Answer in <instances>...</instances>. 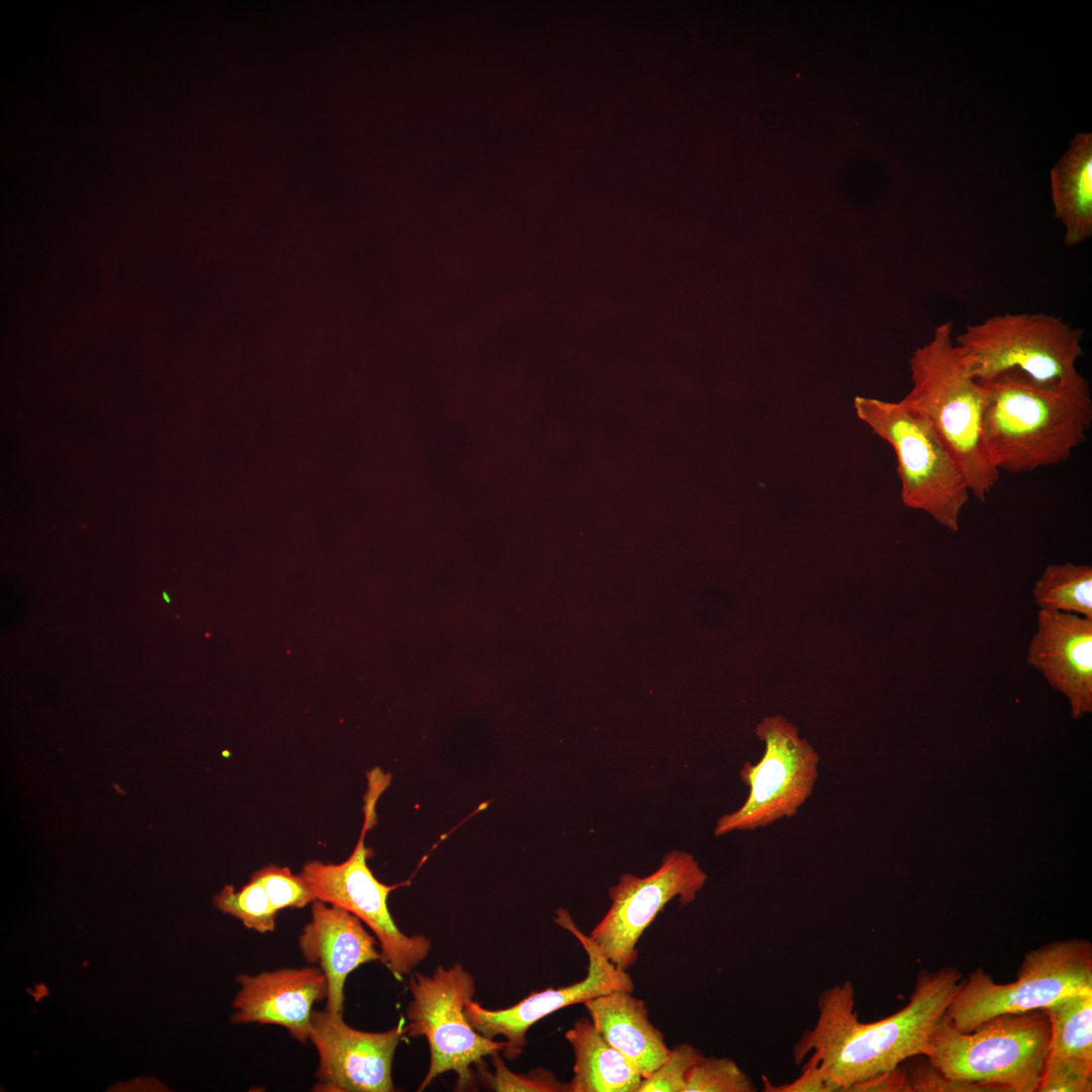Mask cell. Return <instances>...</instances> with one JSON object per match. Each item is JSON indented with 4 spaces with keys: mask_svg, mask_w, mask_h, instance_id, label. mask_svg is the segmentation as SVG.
I'll list each match as a JSON object with an SVG mask.
<instances>
[{
    "mask_svg": "<svg viewBox=\"0 0 1092 1092\" xmlns=\"http://www.w3.org/2000/svg\"><path fill=\"white\" fill-rule=\"evenodd\" d=\"M565 1038L573 1052V1076L567 1092H637L643 1077L597 1030L590 1018H578Z\"/></svg>",
    "mask_w": 1092,
    "mask_h": 1092,
    "instance_id": "19",
    "label": "cell"
},
{
    "mask_svg": "<svg viewBox=\"0 0 1092 1092\" xmlns=\"http://www.w3.org/2000/svg\"><path fill=\"white\" fill-rule=\"evenodd\" d=\"M978 381L985 389L983 444L998 471L1023 473L1063 463L1086 441L1092 398L1085 377L1044 385L1013 369Z\"/></svg>",
    "mask_w": 1092,
    "mask_h": 1092,
    "instance_id": "2",
    "label": "cell"
},
{
    "mask_svg": "<svg viewBox=\"0 0 1092 1092\" xmlns=\"http://www.w3.org/2000/svg\"><path fill=\"white\" fill-rule=\"evenodd\" d=\"M952 332L950 321L938 325L913 353V385L903 400L929 421L962 468L969 491L985 502L999 479L982 439L985 389Z\"/></svg>",
    "mask_w": 1092,
    "mask_h": 1092,
    "instance_id": "3",
    "label": "cell"
},
{
    "mask_svg": "<svg viewBox=\"0 0 1092 1092\" xmlns=\"http://www.w3.org/2000/svg\"><path fill=\"white\" fill-rule=\"evenodd\" d=\"M342 1013L312 1011L309 1040L318 1055L313 1091L391 1092V1068L405 1027L363 1031L348 1025Z\"/></svg>",
    "mask_w": 1092,
    "mask_h": 1092,
    "instance_id": "13",
    "label": "cell"
},
{
    "mask_svg": "<svg viewBox=\"0 0 1092 1092\" xmlns=\"http://www.w3.org/2000/svg\"><path fill=\"white\" fill-rule=\"evenodd\" d=\"M703 1056L690 1043L676 1044L666 1060L642 1079L637 1092H684L692 1069Z\"/></svg>",
    "mask_w": 1092,
    "mask_h": 1092,
    "instance_id": "26",
    "label": "cell"
},
{
    "mask_svg": "<svg viewBox=\"0 0 1092 1092\" xmlns=\"http://www.w3.org/2000/svg\"><path fill=\"white\" fill-rule=\"evenodd\" d=\"M408 976L412 1000L406 1009L405 1035L424 1036L430 1050L429 1068L418 1091L447 1072L456 1074L457 1090L473 1087L471 1066L506 1048L504 1040L478 1033L466 1018L464 1006L473 1000L474 977L461 964L438 966L429 976Z\"/></svg>",
    "mask_w": 1092,
    "mask_h": 1092,
    "instance_id": "8",
    "label": "cell"
},
{
    "mask_svg": "<svg viewBox=\"0 0 1092 1092\" xmlns=\"http://www.w3.org/2000/svg\"><path fill=\"white\" fill-rule=\"evenodd\" d=\"M1032 596L1039 610L1092 619V567L1088 564H1050L1035 581Z\"/></svg>",
    "mask_w": 1092,
    "mask_h": 1092,
    "instance_id": "21",
    "label": "cell"
},
{
    "mask_svg": "<svg viewBox=\"0 0 1092 1092\" xmlns=\"http://www.w3.org/2000/svg\"><path fill=\"white\" fill-rule=\"evenodd\" d=\"M1026 660L1068 698L1074 718L1091 712L1092 619L1039 610Z\"/></svg>",
    "mask_w": 1092,
    "mask_h": 1092,
    "instance_id": "15",
    "label": "cell"
},
{
    "mask_svg": "<svg viewBox=\"0 0 1092 1092\" xmlns=\"http://www.w3.org/2000/svg\"><path fill=\"white\" fill-rule=\"evenodd\" d=\"M381 793L378 787L368 788L364 825L351 855L340 863L309 860L300 875L316 900L349 911L371 929L379 944L382 964L400 979L429 956L432 942L424 934L407 935L398 928L389 912L387 899L391 891L402 884L381 883L367 864L371 850L365 846L364 839L374 822L375 804Z\"/></svg>",
    "mask_w": 1092,
    "mask_h": 1092,
    "instance_id": "9",
    "label": "cell"
},
{
    "mask_svg": "<svg viewBox=\"0 0 1092 1092\" xmlns=\"http://www.w3.org/2000/svg\"><path fill=\"white\" fill-rule=\"evenodd\" d=\"M241 985L233 1023L274 1024L301 1043L309 1040L312 1005L327 997L324 973L316 967L283 968L237 976Z\"/></svg>",
    "mask_w": 1092,
    "mask_h": 1092,
    "instance_id": "14",
    "label": "cell"
},
{
    "mask_svg": "<svg viewBox=\"0 0 1092 1092\" xmlns=\"http://www.w3.org/2000/svg\"><path fill=\"white\" fill-rule=\"evenodd\" d=\"M213 904L220 912L241 920L248 929L259 933L275 929L278 911L271 904L261 883L253 878L240 891H236L232 885H225L213 897Z\"/></svg>",
    "mask_w": 1092,
    "mask_h": 1092,
    "instance_id": "22",
    "label": "cell"
},
{
    "mask_svg": "<svg viewBox=\"0 0 1092 1092\" xmlns=\"http://www.w3.org/2000/svg\"><path fill=\"white\" fill-rule=\"evenodd\" d=\"M707 879L691 853L669 851L651 875L621 876L610 889L609 910L588 936L615 966L627 971L637 961L640 937L658 913L675 897L680 906L693 903Z\"/></svg>",
    "mask_w": 1092,
    "mask_h": 1092,
    "instance_id": "11",
    "label": "cell"
},
{
    "mask_svg": "<svg viewBox=\"0 0 1092 1092\" xmlns=\"http://www.w3.org/2000/svg\"><path fill=\"white\" fill-rule=\"evenodd\" d=\"M961 979L954 967L921 970L908 1004L875 1022L858 1019L852 983L826 989L818 999L816 1024L794 1045L796 1065L810 1056L836 1092H847L911 1058L925 1056Z\"/></svg>",
    "mask_w": 1092,
    "mask_h": 1092,
    "instance_id": "1",
    "label": "cell"
},
{
    "mask_svg": "<svg viewBox=\"0 0 1092 1092\" xmlns=\"http://www.w3.org/2000/svg\"><path fill=\"white\" fill-rule=\"evenodd\" d=\"M755 734L763 741L764 752L759 761H746L739 771L749 788L748 797L740 808L718 819L716 836L791 818L813 792L820 757L797 728L781 716H769L756 725Z\"/></svg>",
    "mask_w": 1092,
    "mask_h": 1092,
    "instance_id": "10",
    "label": "cell"
},
{
    "mask_svg": "<svg viewBox=\"0 0 1092 1092\" xmlns=\"http://www.w3.org/2000/svg\"><path fill=\"white\" fill-rule=\"evenodd\" d=\"M1050 1039L1043 1009L1001 1014L968 1033L957 1030L944 1013L925 1057L944 1077L984 1092H1037Z\"/></svg>",
    "mask_w": 1092,
    "mask_h": 1092,
    "instance_id": "4",
    "label": "cell"
},
{
    "mask_svg": "<svg viewBox=\"0 0 1092 1092\" xmlns=\"http://www.w3.org/2000/svg\"><path fill=\"white\" fill-rule=\"evenodd\" d=\"M1055 216L1065 226L1064 243L1077 246L1092 237V133L1079 132L1050 173Z\"/></svg>",
    "mask_w": 1092,
    "mask_h": 1092,
    "instance_id": "18",
    "label": "cell"
},
{
    "mask_svg": "<svg viewBox=\"0 0 1092 1092\" xmlns=\"http://www.w3.org/2000/svg\"><path fill=\"white\" fill-rule=\"evenodd\" d=\"M251 878L261 883L276 911L303 908L315 900L305 879L300 874L293 875L287 867L268 864Z\"/></svg>",
    "mask_w": 1092,
    "mask_h": 1092,
    "instance_id": "25",
    "label": "cell"
},
{
    "mask_svg": "<svg viewBox=\"0 0 1092 1092\" xmlns=\"http://www.w3.org/2000/svg\"><path fill=\"white\" fill-rule=\"evenodd\" d=\"M597 1030L644 1078L668 1057L663 1033L652 1024L645 1001L615 990L583 1003Z\"/></svg>",
    "mask_w": 1092,
    "mask_h": 1092,
    "instance_id": "17",
    "label": "cell"
},
{
    "mask_svg": "<svg viewBox=\"0 0 1092 1092\" xmlns=\"http://www.w3.org/2000/svg\"><path fill=\"white\" fill-rule=\"evenodd\" d=\"M903 1069L909 1092H984L980 1087L944 1077L928 1061H915Z\"/></svg>",
    "mask_w": 1092,
    "mask_h": 1092,
    "instance_id": "28",
    "label": "cell"
},
{
    "mask_svg": "<svg viewBox=\"0 0 1092 1092\" xmlns=\"http://www.w3.org/2000/svg\"><path fill=\"white\" fill-rule=\"evenodd\" d=\"M763 1090L765 1092H833L836 1089L825 1078L821 1069L817 1063L813 1060H808L802 1069L801 1075L794 1081L782 1084L774 1085L769 1080L762 1076Z\"/></svg>",
    "mask_w": 1092,
    "mask_h": 1092,
    "instance_id": "29",
    "label": "cell"
},
{
    "mask_svg": "<svg viewBox=\"0 0 1092 1092\" xmlns=\"http://www.w3.org/2000/svg\"><path fill=\"white\" fill-rule=\"evenodd\" d=\"M853 406L857 419L894 449L902 503L958 531L970 491L962 468L929 421L903 399L857 396Z\"/></svg>",
    "mask_w": 1092,
    "mask_h": 1092,
    "instance_id": "5",
    "label": "cell"
},
{
    "mask_svg": "<svg viewBox=\"0 0 1092 1092\" xmlns=\"http://www.w3.org/2000/svg\"><path fill=\"white\" fill-rule=\"evenodd\" d=\"M554 921L571 933L585 950L588 965L584 979L568 986L532 992L508 1008L486 1009L474 1000L464 1006L468 1022L478 1033L490 1039L498 1035L504 1037L506 1048L502 1053L509 1060L523 1054L529 1028L546 1016L615 990L632 992L634 989L633 979L627 971L615 966L603 953L577 927L567 910L557 909Z\"/></svg>",
    "mask_w": 1092,
    "mask_h": 1092,
    "instance_id": "12",
    "label": "cell"
},
{
    "mask_svg": "<svg viewBox=\"0 0 1092 1092\" xmlns=\"http://www.w3.org/2000/svg\"><path fill=\"white\" fill-rule=\"evenodd\" d=\"M847 1092H909L904 1069H896L851 1086Z\"/></svg>",
    "mask_w": 1092,
    "mask_h": 1092,
    "instance_id": "30",
    "label": "cell"
},
{
    "mask_svg": "<svg viewBox=\"0 0 1092 1092\" xmlns=\"http://www.w3.org/2000/svg\"><path fill=\"white\" fill-rule=\"evenodd\" d=\"M1043 1010L1051 1025L1046 1062L1071 1057L1092 1060V991L1066 996Z\"/></svg>",
    "mask_w": 1092,
    "mask_h": 1092,
    "instance_id": "20",
    "label": "cell"
},
{
    "mask_svg": "<svg viewBox=\"0 0 1092 1092\" xmlns=\"http://www.w3.org/2000/svg\"><path fill=\"white\" fill-rule=\"evenodd\" d=\"M377 943L349 911L316 899L311 902V919L303 926L298 945L303 958L325 975L326 1010L343 1014L348 976L363 964L382 963Z\"/></svg>",
    "mask_w": 1092,
    "mask_h": 1092,
    "instance_id": "16",
    "label": "cell"
},
{
    "mask_svg": "<svg viewBox=\"0 0 1092 1092\" xmlns=\"http://www.w3.org/2000/svg\"><path fill=\"white\" fill-rule=\"evenodd\" d=\"M164 597H165V600H166L167 602H169V600H168V597H167V595H166V594H164Z\"/></svg>",
    "mask_w": 1092,
    "mask_h": 1092,
    "instance_id": "31",
    "label": "cell"
},
{
    "mask_svg": "<svg viewBox=\"0 0 1092 1092\" xmlns=\"http://www.w3.org/2000/svg\"><path fill=\"white\" fill-rule=\"evenodd\" d=\"M1083 331L1042 312L1003 313L969 325L954 342L967 354L977 380L1019 370L1037 383L1059 385L1084 377Z\"/></svg>",
    "mask_w": 1092,
    "mask_h": 1092,
    "instance_id": "7",
    "label": "cell"
},
{
    "mask_svg": "<svg viewBox=\"0 0 1092 1092\" xmlns=\"http://www.w3.org/2000/svg\"><path fill=\"white\" fill-rule=\"evenodd\" d=\"M1085 991H1092L1091 942L1056 940L1029 949L1014 982L997 984L984 970H975L959 983L945 1015L957 1030L968 1033L992 1017L1045 1009Z\"/></svg>",
    "mask_w": 1092,
    "mask_h": 1092,
    "instance_id": "6",
    "label": "cell"
},
{
    "mask_svg": "<svg viewBox=\"0 0 1092 1092\" xmlns=\"http://www.w3.org/2000/svg\"><path fill=\"white\" fill-rule=\"evenodd\" d=\"M492 1072L480 1068L481 1080L486 1086L497 1092H567V1083L560 1082L556 1076L545 1069H535L528 1073H515L504 1063L499 1052L489 1056Z\"/></svg>",
    "mask_w": 1092,
    "mask_h": 1092,
    "instance_id": "24",
    "label": "cell"
},
{
    "mask_svg": "<svg viewBox=\"0 0 1092 1092\" xmlns=\"http://www.w3.org/2000/svg\"><path fill=\"white\" fill-rule=\"evenodd\" d=\"M749 1076L727 1057H705L692 1069L684 1092H753Z\"/></svg>",
    "mask_w": 1092,
    "mask_h": 1092,
    "instance_id": "23",
    "label": "cell"
},
{
    "mask_svg": "<svg viewBox=\"0 0 1092 1092\" xmlns=\"http://www.w3.org/2000/svg\"><path fill=\"white\" fill-rule=\"evenodd\" d=\"M1092 1060L1061 1058L1045 1063L1037 1092H1091Z\"/></svg>",
    "mask_w": 1092,
    "mask_h": 1092,
    "instance_id": "27",
    "label": "cell"
}]
</instances>
